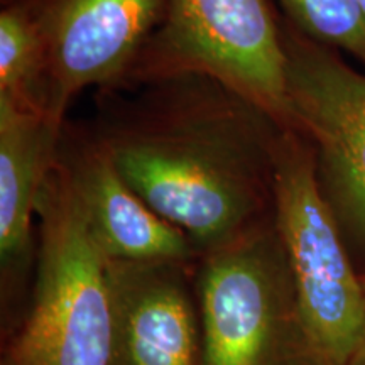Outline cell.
Wrapping results in <instances>:
<instances>
[{
    "label": "cell",
    "mask_w": 365,
    "mask_h": 365,
    "mask_svg": "<svg viewBox=\"0 0 365 365\" xmlns=\"http://www.w3.org/2000/svg\"><path fill=\"white\" fill-rule=\"evenodd\" d=\"M102 143L127 185L200 257L267 218L274 137L239 117L166 118Z\"/></svg>",
    "instance_id": "cell-1"
},
{
    "label": "cell",
    "mask_w": 365,
    "mask_h": 365,
    "mask_svg": "<svg viewBox=\"0 0 365 365\" xmlns=\"http://www.w3.org/2000/svg\"><path fill=\"white\" fill-rule=\"evenodd\" d=\"M36 215L33 294L0 365H110L107 255L58 161L41 190Z\"/></svg>",
    "instance_id": "cell-2"
},
{
    "label": "cell",
    "mask_w": 365,
    "mask_h": 365,
    "mask_svg": "<svg viewBox=\"0 0 365 365\" xmlns=\"http://www.w3.org/2000/svg\"><path fill=\"white\" fill-rule=\"evenodd\" d=\"M203 365H327L301 317L272 218L195 269Z\"/></svg>",
    "instance_id": "cell-3"
},
{
    "label": "cell",
    "mask_w": 365,
    "mask_h": 365,
    "mask_svg": "<svg viewBox=\"0 0 365 365\" xmlns=\"http://www.w3.org/2000/svg\"><path fill=\"white\" fill-rule=\"evenodd\" d=\"M274 227L301 317L327 365H346L365 341V289L319 188L314 150L284 130L272 143Z\"/></svg>",
    "instance_id": "cell-4"
},
{
    "label": "cell",
    "mask_w": 365,
    "mask_h": 365,
    "mask_svg": "<svg viewBox=\"0 0 365 365\" xmlns=\"http://www.w3.org/2000/svg\"><path fill=\"white\" fill-rule=\"evenodd\" d=\"M168 65L196 70L287 120V51L264 0H171L161 34Z\"/></svg>",
    "instance_id": "cell-5"
},
{
    "label": "cell",
    "mask_w": 365,
    "mask_h": 365,
    "mask_svg": "<svg viewBox=\"0 0 365 365\" xmlns=\"http://www.w3.org/2000/svg\"><path fill=\"white\" fill-rule=\"evenodd\" d=\"M287 120L317 145L341 212L365 239V73L312 46L287 51Z\"/></svg>",
    "instance_id": "cell-6"
},
{
    "label": "cell",
    "mask_w": 365,
    "mask_h": 365,
    "mask_svg": "<svg viewBox=\"0 0 365 365\" xmlns=\"http://www.w3.org/2000/svg\"><path fill=\"white\" fill-rule=\"evenodd\" d=\"M196 264L107 257L110 365H203Z\"/></svg>",
    "instance_id": "cell-7"
},
{
    "label": "cell",
    "mask_w": 365,
    "mask_h": 365,
    "mask_svg": "<svg viewBox=\"0 0 365 365\" xmlns=\"http://www.w3.org/2000/svg\"><path fill=\"white\" fill-rule=\"evenodd\" d=\"M61 115L33 100L0 95V267L12 299L33 264V215L58 161Z\"/></svg>",
    "instance_id": "cell-8"
},
{
    "label": "cell",
    "mask_w": 365,
    "mask_h": 365,
    "mask_svg": "<svg viewBox=\"0 0 365 365\" xmlns=\"http://www.w3.org/2000/svg\"><path fill=\"white\" fill-rule=\"evenodd\" d=\"M95 240L108 259L134 262H198L182 232L170 225L127 185L103 143L58 156Z\"/></svg>",
    "instance_id": "cell-9"
},
{
    "label": "cell",
    "mask_w": 365,
    "mask_h": 365,
    "mask_svg": "<svg viewBox=\"0 0 365 365\" xmlns=\"http://www.w3.org/2000/svg\"><path fill=\"white\" fill-rule=\"evenodd\" d=\"M161 0H65L54 12L43 61L54 83L51 112L73 93L112 78L156 19Z\"/></svg>",
    "instance_id": "cell-10"
},
{
    "label": "cell",
    "mask_w": 365,
    "mask_h": 365,
    "mask_svg": "<svg viewBox=\"0 0 365 365\" xmlns=\"http://www.w3.org/2000/svg\"><path fill=\"white\" fill-rule=\"evenodd\" d=\"M309 36L365 63V16L357 0H282Z\"/></svg>",
    "instance_id": "cell-11"
},
{
    "label": "cell",
    "mask_w": 365,
    "mask_h": 365,
    "mask_svg": "<svg viewBox=\"0 0 365 365\" xmlns=\"http://www.w3.org/2000/svg\"><path fill=\"white\" fill-rule=\"evenodd\" d=\"M43 63V39L24 14L0 16V95L33 100L29 93L36 70Z\"/></svg>",
    "instance_id": "cell-12"
},
{
    "label": "cell",
    "mask_w": 365,
    "mask_h": 365,
    "mask_svg": "<svg viewBox=\"0 0 365 365\" xmlns=\"http://www.w3.org/2000/svg\"><path fill=\"white\" fill-rule=\"evenodd\" d=\"M346 365H365V341L359 346V350L352 355Z\"/></svg>",
    "instance_id": "cell-13"
},
{
    "label": "cell",
    "mask_w": 365,
    "mask_h": 365,
    "mask_svg": "<svg viewBox=\"0 0 365 365\" xmlns=\"http://www.w3.org/2000/svg\"><path fill=\"white\" fill-rule=\"evenodd\" d=\"M357 4L360 6V9H362L364 16H365V0H357Z\"/></svg>",
    "instance_id": "cell-14"
},
{
    "label": "cell",
    "mask_w": 365,
    "mask_h": 365,
    "mask_svg": "<svg viewBox=\"0 0 365 365\" xmlns=\"http://www.w3.org/2000/svg\"><path fill=\"white\" fill-rule=\"evenodd\" d=\"M362 282H364V289H365V276H362Z\"/></svg>",
    "instance_id": "cell-15"
}]
</instances>
